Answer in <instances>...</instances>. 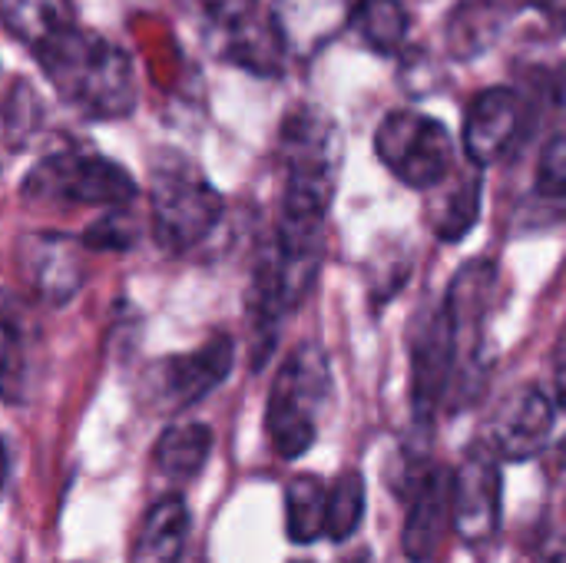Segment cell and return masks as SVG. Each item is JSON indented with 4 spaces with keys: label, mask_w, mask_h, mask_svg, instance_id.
<instances>
[{
    "label": "cell",
    "mask_w": 566,
    "mask_h": 563,
    "mask_svg": "<svg viewBox=\"0 0 566 563\" xmlns=\"http://www.w3.org/2000/svg\"><path fill=\"white\" fill-rule=\"evenodd\" d=\"M40 70L86 119H123L136 106V70L126 50L113 40L80 30L76 23L33 50Z\"/></svg>",
    "instance_id": "obj_1"
},
{
    "label": "cell",
    "mask_w": 566,
    "mask_h": 563,
    "mask_svg": "<svg viewBox=\"0 0 566 563\" xmlns=\"http://www.w3.org/2000/svg\"><path fill=\"white\" fill-rule=\"evenodd\" d=\"M279 156L285 169L282 219L325 222L345 163L338 123L322 106L292 110L282 123Z\"/></svg>",
    "instance_id": "obj_2"
},
{
    "label": "cell",
    "mask_w": 566,
    "mask_h": 563,
    "mask_svg": "<svg viewBox=\"0 0 566 563\" xmlns=\"http://www.w3.org/2000/svg\"><path fill=\"white\" fill-rule=\"evenodd\" d=\"M328 402H332L328 355L322 345L305 342L285 358L269 392L265 428L279 458L295 461L315 445L318 415Z\"/></svg>",
    "instance_id": "obj_3"
},
{
    "label": "cell",
    "mask_w": 566,
    "mask_h": 563,
    "mask_svg": "<svg viewBox=\"0 0 566 563\" xmlns=\"http://www.w3.org/2000/svg\"><path fill=\"white\" fill-rule=\"evenodd\" d=\"M136 199L133 176L93 153H53L30 169L23 179V202L30 206H80V209H116Z\"/></svg>",
    "instance_id": "obj_4"
},
{
    "label": "cell",
    "mask_w": 566,
    "mask_h": 563,
    "mask_svg": "<svg viewBox=\"0 0 566 563\" xmlns=\"http://www.w3.org/2000/svg\"><path fill=\"white\" fill-rule=\"evenodd\" d=\"M149 209L156 246L166 252H186L219 226L226 206L219 189L189 159H176L153 169Z\"/></svg>",
    "instance_id": "obj_5"
},
{
    "label": "cell",
    "mask_w": 566,
    "mask_h": 563,
    "mask_svg": "<svg viewBox=\"0 0 566 563\" xmlns=\"http://www.w3.org/2000/svg\"><path fill=\"white\" fill-rule=\"evenodd\" d=\"M375 153L391 176L418 192H431L454 173V139L448 126L418 110H395L375 129Z\"/></svg>",
    "instance_id": "obj_6"
},
{
    "label": "cell",
    "mask_w": 566,
    "mask_h": 563,
    "mask_svg": "<svg viewBox=\"0 0 566 563\" xmlns=\"http://www.w3.org/2000/svg\"><path fill=\"white\" fill-rule=\"evenodd\" d=\"M235 345L229 335H212L189 355H169L146 368L143 395L159 411H186L209 398L232 372Z\"/></svg>",
    "instance_id": "obj_7"
},
{
    "label": "cell",
    "mask_w": 566,
    "mask_h": 563,
    "mask_svg": "<svg viewBox=\"0 0 566 563\" xmlns=\"http://www.w3.org/2000/svg\"><path fill=\"white\" fill-rule=\"evenodd\" d=\"M501 501H504V478H501L497 451L488 445L471 448L461 468H454V488H451L454 534L474 548L491 541L501 528Z\"/></svg>",
    "instance_id": "obj_8"
},
{
    "label": "cell",
    "mask_w": 566,
    "mask_h": 563,
    "mask_svg": "<svg viewBox=\"0 0 566 563\" xmlns=\"http://www.w3.org/2000/svg\"><path fill=\"white\" fill-rule=\"evenodd\" d=\"M451 488L454 471L438 465H415L408 468V481L401 484L408 501V521L401 531V548L411 563H428L441 548L448 528H454L451 518Z\"/></svg>",
    "instance_id": "obj_9"
},
{
    "label": "cell",
    "mask_w": 566,
    "mask_h": 563,
    "mask_svg": "<svg viewBox=\"0 0 566 563\" xmlns=\"http://www.w3.org/2000/svg\"><path fill=\"white\" fill-rule=\"evenodd\" d=\"M458 368V338L448 309L428 312L411 342V408L418 425H431Z\"/></svg>",
    "instance_id": "obj_10"
},
{
    "label": "cell",
    "mask_w": 566,
    "mask_h": 563,
    "mask_svg": "<svg viewBox=\"0 0 566 563\" xmlns=\"http://www.w3.org/2000/svg\"><path fill=\"white\" fill-rule=\"evenodd\" d=\"M86 246L80 239L60 236V232H33L20 239L17 259H20V272L27 279V285L53 305L70 302L86 272H83V252Z\"/></svg>",
    "instance_id": "obj_11"
},
{
    "label": "cell",
    "mask_w": 566,
    "mask_h": 563,
    "mask_svg": "<svg viewBox=\"0 0 566 563\" xmlns=\"http://www.w3.org/2000/svg\"><path fill=\"white\" fill-rule=\"evenodd\" d=\"M524 129V100L511 86H491L474 96L464 116V153L478 166H494L517 146Z\"/></svg>",
    "instance_id": "obj_12"
},
{
    "label": "cell",
    "mask_w": 566,
    "mask_h": 563,
    "mask_svg": "<svg viewBox=\"0 0 566 563\" xmlns=\"http://www.w3.org/2000/svg\"><path fill=\"white\" fill-rule=\"evenodd\" d=\"M554 418V398L537 385H524L497 408L491 421V448L501 461H527L547 448Z\"/></svg>",
    "instance_id": "obj_13"
},
{
    "label": "cell",
    "mask_w": 566,
    "mask_h": 563,
    "mask_svg": "<svg viewBox=\"0 0 566 563\" xmlns=\"http://www.w3.org/2000/svg\"><path fill=\"white\" fill-rule=\"evenodd\" d=\"M497 285H501V275H497L494 262H488V259L468 262L448 285L444 309L454 325L458 355L464 352L471 358V365H478L481 342H484V322L497 302Z\"/></svg>",
    "instance_id": "obj_14"
},
{
    "label": "cell",
    "mask_w": 566,
    "mask_h": 563,
    "mask_svg": "<svg viewBox=\"0 0 566 563\" xmlns=\"http://www.w3.org/2000/svg\"><path fill=\"white\" fill-rule=\"evenodd\" d=\"M352 23L348 0H275L272 27L279 43L298 56L312 60Z\"/></svg>",
    "instance_id": "obj_15"
},
{
    "label": "cell",
    "mask_w": 566,
    "mask_h": 563,
    "mask_svg": "<svg viewBox=\"0 0 566 563\" xmlns=\"http://www.w3.org/2000/svg\"><path fill=\"white\" fill-rule=\"evenodd\" d=\"M481 166L471 163L468 173H451L441 186H434V202L428 209L431 216V229L441 242H461L481 219V196H484V183H481Z\"/></svg>",
    "instance_id": "obj_16"
},
{
    "label": "cell",
    "mask_w": 566,
    "mask_h": 563,
    "mask_svg": "<svg viewBox=\"0 0 566 563\" xmlns=\"http://www.w3.org/2000/svg\"><path fill=\"white\" fill-rule=\"evenodd\" d=\"M189 538V508L179 494L163 498L149 508L129 563H179Z\"/></svg>",
    "instance_id": "obj_17"
},
{
    "label": "cell",
    "mask_w": 566,
    "mask_h": 563,
    "mask_svg": "<svg viewBox=\"0 0 566 563\" xmlns=\"http://www.w3.org/2000/svg\"><path fill=\"white\" fill-rule=\"evenodd\" d=\"M507 27L501 0H464L448 17V50L454 60H478L488 53Z\"/></svg>",
    "instance_id": "obj_18"
},
{
    "label": "cell",
    "mask_w": 566,
    "mask_h": 563,
    "mask_svg": "<svg viewBox=\"0 0 566 563\" xmlns=\"http://www.w3.org/2000/svg\"><path fill=\"white\" fill-rule=\"evenodd\" d=\"M212 455V431L199 421L172 425L156 441V468L169 481L196 478Z\"/></svg>",
    "instance_id": "obj_19"
},
{
    "label": "cell",
    "mask_w": 566,
    "mask_h": 563,
    "mask_svg": "<svg viewBox=\"0 0 566 563\" xmlns=\"http://www.w3.org/2000/svg\"><path fill=\"white\" fill-rule=\"evenodd\" d=\"M352 30L378 56H398L405 50L411 17L401 0H358L352 10Z\"/></svg>",
    "instance_id": "obj_20"
},
{
    "label": "cell",
    "mask_w": 566,
    "mask_h": 563,
    "mask_svg": "<svg viewBox=\"0 0 566 563\" xmlns=\"http://www.w3.org/2000/svg\"><path fill=\"white\" fill-rule=\"evenodd\" d=\"M0 13L3 27L30 50H36L60 30L73 27L70 0H0Z\"/></svg>",
    "instance_id": "obj_21"
},
{
    "label": "cell",
    "mask_w": 566,
    "mask_h": 563,
    "mask_svg": "<svg viewBox=\"0 0 566 563\" xmlns=\"http://www.w3.org/2000/svg\"><path fill=\"white\" fill-rule=\"evenodd\" d=\"M328 488L318 475H298L285 484V531L295 544L325 538Z\"/></svg>",
    "instance_id": "obj_22"
},
{
    "label": "cell",
    "mask_w": 566,
    "mask_h": 563,
    "mask_svg": "<svg viewBox=\"0 0 566 563\" xmlns=\"http://www.w3.org/2000/svg\"><path fill=\"white\" fill-rule=\"evenodd\" d=\"M365 518V478L358 471H345L328 491V521L325 538L342 544L348 541Z\"/></svg>",
    "instance_id": "obj_23"
},
{
    "label": "cell",
    "mask_w": 566,
    "mask_h": 563,
    "mask_svg": "<svg viewBox=\"0 0 566 563\" xmlns=\"http://www.w3.org/2000/svg\"><path fill=\"white\" fill-rule=\"evenodd\" d=\"M43 119V103L27 80H13L3 100V136L10 149H23Z\"/></svg>",
    "instance_id": "obj_24"
},
{
    "label": "cell",
    "mask_w": 566,
    "mask_h": 563,
    "mask_svg": "<svg viewBox=\"0 0 566 563\" xmlns=\"http://www.w3.org/2000/svg\"><path fill=\"white\" fill-rule=\"evenodd\" d=\"M136 236L139 229H136V219L129 216V206H116V209H106V216H99L96 222H90L80 242L96 252H106V249L123 252L136 246Z\"/></svg>",
    "instance_id": "obj_25"
},
{
    "label": "cell",
    "mask_w": 566,
    "mask_h": 563,
    "mask_svg": "<svg viewBox=\"0 0 566 563\" xmlns=\"http://www.w3.org/2000/svg\"><path fill=\"white\" fill-rule=\"evenodd\" d=\"M537 189L547 199H560L566 196V129H560L541 153V166H537Z\"/></svg>",
    "instance_id": "obj_26"
},
{
    "label": "cell",
    "mask_w": 566,
    "mask_h": 563,
    "mask_svg": "<svg viewBox=\"0 0 566 563\" xmlns=\"http://www.w3.org/2000/svg\"><path fill=\"white\" fill-rule=\"evenodd\" d=\"M192 7L219 30H229V33H242L252 17H255V7L259 0H192Z\"/></svg>",
    "instance_id": "obj_27"
},
{
    "label": "cell",
    "mask_w": 566,
    "mask_h": 563,
    "mask_svg": "<svg viewBox=\"0 0 566 563\" xmlns=\"http://www.w3.org/2000/svg\"><path fill=\"white\" fill-rule=\"evenodd\" d=\"M554 385H557V402L566 405V325L554 345Z\"/></svg>",
    "instance_id": "obj_28"
},
{
    "label": "cell",
    "mask_w": 566,
    "mask_h": 563,
    "mask_svg": "<svg viewBox=\"0 0 566 563\" xmlns=\"http://www.w3.org/2000/svg\"><path fill=\"white\" fill-rule=\"evenodd\" d=\"M524 3L541 10L557 33H566V0H524Z\"/></svg>",
    "instance_id": "obj_29"
},
{
    "label": "cell",
    "mask_w": 566,
    "mask_h": 563,
    "mask_svg": "<svg viewBox=\"0 0 566 563\" xmlns=\"http://www.w3.org/2000/svg\"><path fill=\"white\" fill-rule=\"evenodd\" d=\"M537 563H566V538H551L537 551Z\"/></svg>",
    "instance_id": "obj_30"
},
{
    "label": "cell",
    "mask_w": 566,
    "mask_h": 563,
    "mask_svg": "<svg viewBox=\"0 0 566 563\" xmlns=\"http://www.w3.org/2000/svg\"><path fill=\"white\" fill-rule=\"evenodd\" d=\"M557 461H560V468H566V438L560 441V448H557Z\"/></svg>",
    "instance_id": "obj_31"
},
{
    "label": "cell",
    "mask_w": 566,
    "mask_h": 563,
    "mask_svg": "<svg viewBox=\"0 0 566 563\" xmlns=\"http://www.w3.org/2000/svg\"><path fill=\"white\" fill-rule=\"evenodd\" d=\"M352 563H371L368 557H358V561H352Z\"/></svg>",
    "instance_id": "obj_32"
},
{
    "label": "cell",
    "mask_w": 566,
    "mask_h": 563,
    "mask_svg": "<svg viewBox=\"0 0 566 563\" xmlns=\"http://www.w3.org/2000/svg\"><path fill=\"white\" fill-rule=\"evenodd\" d=\"M298 563H308V561H298Z\"/></svg>",
    "instance_id": "obj_33"
}]
</instances>
